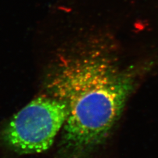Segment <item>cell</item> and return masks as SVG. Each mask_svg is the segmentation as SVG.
<instances>
[{"label":"cell","instance_id":"obj_1","mask_svg":"<svg viewBox=\"0 0 158 158\" xmlns=\"http://www.w3.org/2000/svg\"><path fill=\"white\" fill-rule=\"evenodd\" d=\"M132 73L97 51L69 56L46 79L48 94L67 106L63 144L80 156L100 144L120 117L134 86Z\"/></svg>","mask_w":158,"mask_h":158},{"label":"cell","instance_id":"obj_2","mask_svg":"<svg viewBox=\"0 0 158 158\" xmlns=\"http://www.w3.org/2000/svg\"><path fill=\"white\" fill-rule=\"evenodd\" d=\"M67 106L50 96L34 99L15 115L1 132V139L20 154L46 151L63 127Z\"/></svg>","mask_w":158,"mask_h":158}]
</instances>
